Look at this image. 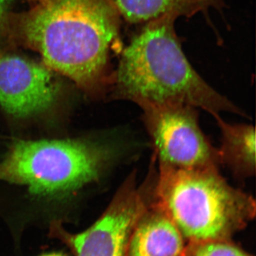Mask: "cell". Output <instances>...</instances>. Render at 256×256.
I'll list each match as a JSON object with an SVG mask.
<instances>
[{
	"instance_id": "cell-1",
	"label": "cell",
	"mask_w": 256,
	"mask_h": 256,
	"mask_svg": "<svg viewBox=\"0 0 256 256\" xmlns=\"http://www.w3.org/2000/svg\"><path fill=\"white\" fill-rule=\"evenodd\" d=\"M120 21L109 0H40L28 12L10 13L4 32L98 98L108 94L112 84Z\"/></svg>"
},
{
	"instance_id": "cell-2",
	"label": "cell",
	"mask_w": 256,
	"mask_h": 256,
	"mask_svg": "<svg viewBox=\"0 0 256 256\" xmlns=\"http://www.w3.org/2000/svg\"><path fill=\"white\" fill-rule=\"evenodd\" d=\"M174 14L143 25L120 54L109 96L139 107L178 104L206 110L214 118L223 112L247 116L214 90L192 67L174 30Z\"/></svg>"
},
{
	"instance_id": "cell-3",
	"label": "cell",
	"mask_w": 256,
	"mask_h": 256,
	"mask_svg": "<svg viewBox=\"0 0 256 256\" xmlns=\"http://www.w3.org/2000/svg\"><path fill=\"white\" fill-rule=\"evenodd\" d=\"M156 198L188 242L230 240L256 216L254 197L229 184L220 168L159 164Z\"/></svg>"
},
{
	"instance_id": "cell-4",
	"label": "cell",
	"mask_w": 256,
	"mask_h": 256,
	"mask_svg": "<svg viewBox=\"0 0 256 256\" xmlns=\"http://www.w3.org/2000/svg\"><path fill=\"white\" fill-rule=\"evenodd\" d=\"M118 150L92 139L16 141L0 160V181L26 186L40 196L64 197L98 181Z\"/></svg>"
},
{
	"instance_id": "cell-5",
	"label": "cell",
	"mask_w": 256,
	"mask_h": 256,
	"mask_svg": "<svg viewBox=\"0 0 256 256\" xmlns=\"http://www.w3.org/2000/svg\"><path fill=\"white\" fill-rule=\"evenodd\" d=\"M156 170L151 166L146 181L138 184L134 171L92 226L74 235L64 232L56 223L52 229L68 240L76 256H127L133 229L156 197Z\"/></svg>"
},
{
	"instance_id": "cell-6",
	"label": "cell",
	"mask_w": 256,
	"mask_h": 256,
	"mask_svg": "<svg viewBox=\"0 0 256 256\" xmlns=\"http://www.w3.org/2000/svg\"><path fill=\"white\" fill-rule=\"evenodd\" d=\"M140 108L159 164L184 169L220 168L218 148L200 128L196 108L178 104Z\"/></svg>"
},
{
	"instance_id": "cell-7",
	"label": "cell",
	"mask_w": 256,
	"mask_h": 256,
	"mask_svg": "<svg viewBox=\"0 0 256 256\" xmlns=\"http://www.w3.org/2000/svg\"><path fill=\"white\" fill-rule=\"evenodd\" d=\"M60 94V80L44 64L0 52V106L6 114L37 117L55 107Z\"/></svg>"
},
{
	"instance_id": "cell-8",
	"label": "cell",
	"mask_w": 256,
	"mask_h": 256,
	"mask_svg": "<svg viewBox=\"0 0 256 256\" xmlns=\"http://www.w3.org/2000/svg\"><path fill=\"white\" fill-rule=\"evenodd\" d=\"M186 248L184 237L154 197L133 229L127 256H184Z\"/></svg>"
},
{
	"instance_id": "cell-9",
	"label": "cell",
	"mask_w": 256,
	"mask_h": 256,
	"mask_svg": "<svg viewBox=\"0 0 256 256\" xmlns=\"http://www.w3.org/2000/svg\"><path fill=\"white\" fill-rule=\"evenodd\" d=\"M222 134L218 148L220 165H226L238 178L256 174V130L252 124H232L220 116L214 118Z\"/></svg>"
},
{
	"instance_id": "cell-10",
	"label": "cell",
	"mask_w": 256,
	"mask_h": 256,
	"mask_svg": "<svg viewBox=\"0 0 256 256\" xmlns=\"http://www.w3.org/2000/svg\"><path fill=\"white\" fill-rule=\"evenodd\" d=\"M120 20L129 24H146L174 14L190 16L202 11L194 0H109Z\"/></svg>"
},
{
	"instance_id": "cell-11",
	"label": "cell",
	"mask_w": 256,
	"mask_h": 256,
	"mask_svg": "<svg viewBox=\"0 0 256 256\" xmlns=\"http://www.w3.org/2000/svg\"><path fill=\"white\" fill-rule=\"evenodd\" d=\"M184 256H252L230 240L188 242Z\"/></svg>"
},
{
	"instance_id": "cell-12",
	"label": "cell",
	"mask_w": 256,
	"mask_h": 256,
	"mask_svg": "<svg viewBox=\"0 0 256 256\" xmlns=\"http://www.w3.org/2000/svg\"><path fill=\"white\" fill-rule=\"evenodd\" d=\"M14 0H0V34L4 33L8 20V10Z\"/></svg>"
},
{
	"instance_id": "cell-13",
	"label": "cell",
	"mask_w": 256,
	"mask_h": 256,
	"mask_svg": "<svg viewBox=\"0 0 256 256\" xmlns=\"http://www.w3.org/2000/svg\"><path fill=\"white\" fill-rule=\"evenodd\" d=\"M194 1L196 2L197 4L200 5L203 12L210 8L220 10L222 6H223L222 0H194Z\"/></svg>"
},
{
	"instance_id": "cell-14",
	"label": "cell",
	"mask_w": 256,
	"mask_h": 256,
	"mask_svg": "<svg viewBox=\"0 0 256 256\" xmlns=\"http://www.w3.org/2000/svg\"><path fill=\"white\" fill-rule=\"evenodd\" d=\"M42 256H64L63 254H60V252H52V254H46V255H44Z\"/></svg>"
}]
</instances>
